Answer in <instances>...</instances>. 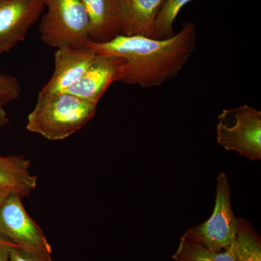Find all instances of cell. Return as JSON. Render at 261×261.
I'll list each match as a JSON object with an SVG mask.
<instances>
[{
	"mask_svg": "<svg viewBox=\"0 0 261 261\" xmlns=\"http://www.w3.org/2000/svg\"><path fill=\"white\" fill-rule=\"evenodd\" d=\"M196 42L195 24L187 22L178 34L167 39L118 34L106 42L90 41L87 47L98 54L123 59L118 82L152 88L181 71L195 50Z\"/></svg>",
	"mask_w": 261,
	"mask_h": 261,
	"instance_id": "6da1fadb",
	"label": "cell"
},
{
	"mask_svg": "<svg viewBox=\"0 0 261 261\" xmlns=\"http://www.w3.org/2000/svg\"><path fill=\"white\" fill-rule=\"evenodd\" d=\"M97 106L68 92L39 94L27 128L49 140H65L93 118Z\"/></svg>",
	"mask_w": 261,
	"mask_h": 261,
	"instance_id": "7a4b0ae2",
	"label": "cell"
},
{
	"mask_svg": "<svg viewBox=\"0 0 261 261\" xmlns=\"http://www.w3.org/2000/svg\"><path fill=\"white\" fill-rule=\"evenodd\" d=\"M41 21L43 42L58 49H78L90 42V23L80 0H46Z\"/></svg>",
	"mask_w": 261,
	"mask_h": 261,
	"instance_id": "3957f363",
	"label": "cell"
},
{
	"mask_svg": "<svg viewBox=\"0 0 261 261\" xmlns=\"http://www.w3.org/2000/svg\"><path fill=\"white\" fill-rule=\"evenodd\" d=\"M217 142L252 161L261 159V111L244 105L224 109L218 117Z\"/></svg>",
	"mask_w": 261,
	"mask_h": 261,
	"instance_id": "277c9868",
	"label": "cell"
},
{
	"mask_svg": "<svg viewBox=\"0 0 261 261\" xmlns=\"http://www.w3.org/2000/svg\"><path fill=\"white\" fill-rule=\"evenodd\" d=\"M238 218L231 203V190L227 176L221 173L217 177L214 214L205 222L192 226L184 236L214 251L228 250L236 234Z\"/></svg>",
	"mask_w": 261,
	"mask_h": 261,
	"instance_id": "5b68a950",
	"label": "cell"
},
{
	"mask_svg": "<svg viewBox=\"0 0 261 261\" xmlns=\"http://www.w3.org/2000/svg\"><path fill=\"white\" fill-rule=\"evenodd\" d=\"M21 196L10 192L0 207V238L13 246L51 251L42 228L29 216Z\"/></svg>",
	"mask_w": 261,
	"mask_h": 261,
	"instance_id": "8992f818",
	"label": "cell"
},
{
	"mask_svg": "<svg viewBox=\"0 0 261 261\" xmlns=\"http://www.w3.org/2000/svg\"><path fill=\"white\" fill-rule=\"evenodd\" d=\"M45 4L39 0L0 1V55L23 41L42 14Z\"/></svg>",
	"mask_w": 261,
	"mask_h": 261,
	"instance_id": "52a82bcc",
	"label": "cell"
},
{
	"mask_svg": "<svg viewBox=\"0 0 261 261\" xmlns=\"http://www.w3.org/2000/svg\"><path fill=\"white\" fill-rule=\"evenodd\" d=\"M96 56L97 53L88 47L57 49L54 72L39 94L67 92L80 81Z\"/></svg>",
	"mask_w": 261,
	"mask_h": 261,
	"instance_id": "ba28073f",
	"label": "cell"
},
{
	"mask_svg": "<svg viewBox=\"0 0 261 261\" xmlns=\"http://www.w3.org/2000/svg\"><path fill=\"white\" fill-rule=\"evenodd\" d=\"M123 63L118 57L97 53L80 81L65 92L98 104L108 87L118 82Z\"/></svg>",
	"mask_w": 261,
	"mask_h": 261,
	"instance_id": "9c48e42d",
	"label": "cell"
},
{
	"mask_svg": "<svg viewBox=\"0 0 261 261\" xmlns=\"http://www.w3.org/2000/svg\"><path fill=\"white\" fill-rule=\"evenodd\" d=\"M166 0H121L119 34L152 37L154 23Z\"/></svg>",
	"mask_w": 261,
	"mask_h": 261,
	"instance_id": "30bf717a",
	"label": "cell"
},
{
	"mask_svg": "<svg viewBox=\"0 0 261 261\" xmlns=\"http://www.w3.org/2000/svg\"><path fill=\"white\" fill-rule=\"evenodd\" d=\"M90 23L91 41L106 42L120 34L121 0H80Z\"/></svg>",
	"mask_w": 261,
	"mask_h": 261,
	"instance_id": "8fae6325",
	"label": "cell"
},
{
	"mask_svg": "<svg viewBox=\"0 0 261 261\" xmlns=\"http://www.w3.org/2000/svg\"><path fill=\"white\" fill-rule=\"evenodd\" d=\"M31 161L23 156H0V187L28 197L37 187V176L29 171Z\"/></svg>",
	"mask_w": 261,
	"mask_h": 261,
	"instance_id": "7c38bea8",
	"label": "cell"
},
{
	"mask_svg": "<svg viewBox=\"0 0 261 261\" xmlns=\"http://www.w3.org/2000/svg\"><path fill=\"white\" fill-rule=\"evenodd\" d=\"M227 251L236 261H261L260 235L243 218H238L234 240Z\"/></svg>",
	"mask_w": 261,
	"mask_h": 261,
	"instance_id": "4fadbf2b",
	"label": "cell"
},
{
	"mask_svg": "<svg viewBox=\"0 0 261 261\" xmlns=\"http://www.w3.org/2000/svg\"><path fill=\"white\" fill-rule=\"evenodd\" d=\"M172 258L176 261H236L227 250H208L184 235Z\"/></svg>",
	"mask_w": 261,
	"mask_h": 261,
	"instance_id": "5bb4252c",
	"label": "cell"
},
{
	"mask_svg": "<svg viewBox=\"0 0 261 261\" xmlns=\"http://www.w3.org/2000/svg\"><path fill=\"white\" fill-rule=\"evenodd\" d=\"M192 0H166L160 10L154 23L153 39H167L173 35L175 19L184 6Z\"/></svg>",
	"mask_w": 261,
	"mask_h": 261,
	"instance_id": "9a60e30c",
	"label": "cell"
},
{
	"mask_svg": "<svg viewBox=\"0 0 261 261\" xmlns=\"http://www.w3.org/2000/svg\"><path fill=\"white\" fill-rule=\"evenodd\" d=\"M20 94V84L15 77L0 74V105L3 106L15 100Z\"/></svg>",
	"mask_w": 261,
	"mask_h": 261,
	"instance_id": "2e32d148",
	"label": "cell"
},
{
	"mask_svg": "<svg viewBox=\"0 0 261 261\" xmlns=\"http://www.w3.org/2000/svg\"><path fill=\"white\" fill-rule=\"evenodd\" d=\"M51 252L46 250H31L13 246L10 249V261H53Z\"/></svg>",
	"mask_w": 261,
	"mask_h": 261,
	"instance_id": "e0dca14e",
	"label": "cell"
},
{
	"mask_svg": "<svg viewBox=\"0 0 261 261\" xmlns=\"http://www.w3.org/2000/svg\"><path fill=\"white\" fill-rule=\"evenodd\" d=\"M13 245L0 238V261H10V249Z\"/></svg>",
	"mask_w": 261,
	"mask_h": 261,
	"instance_id": "ac0fdd59",
	"label": "cell"
},
{
	"mask_svg": "<svg viewBox=\"0 0 261 261\" xmlns=\"http://www.w3.org/2000/svg\"><path fill=\"white\" fill-rule=\"evenodd\" d=\"M9 122V118L7 116V113L5 112L4 108L2 105H0V126H4L8 123Z\"/></svg>",
	"mask_w": 261,
	"mask_h": 261,
	"instance_id": "d6986e66",
	"label": "cell"
},
{
	"mask_svg": "<svg viewBox=\"0 0 261 261\" xmlns=\"http://www.w3.org/2000/svg\"><path fill=\"white\" fill-rule=\"evenodd\" d=\"M10 192L9 190H6V189L4 188H1V187H0V207H1L2 204H3L5 197L8 195V194H9Z\"/></svg>",
	"mask_w": 261,
	"mask_h": 261,
	"instance_id": "ffe728a7",
	"label": "cell"
},
{
	"mask_svg": "<svg viewBox=\"0 0 261 261\" xmlns=\"http://www.w3.org/2000/svg\"><path fill=\"white\" fill-rule=\"evenodd\" d=\"M0 1H3V0H0ZM39 1H42L44 3V4H45L46 0H39Z\"/></svg>",
	"mask_w": 261,
	"mask_h": 261,
	"instance_id": "44dd1931",
	"label": "cell"
}]
</instances>
